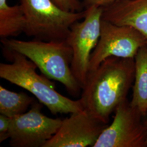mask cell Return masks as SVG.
Returning <instances> with one entry per match:
<instances>
[{
	"mask_svg": "<svg viewBox=\"0 0 147 147\" xmlns=\"http://www.w3.org/2000/svg\"><path fill=\"white\" fill-rule=\"evenodd\" d=\"M135 59L111 56L89 71L80 99L84 109L109 124L110 115L127 99L134 84Z\"/></svg>",
	"mask_w": 147,
	"mask_h": 147,
	"instance_id": "cell-1",
	"label": "cell"
},
{
	"mask_svg": "<svg viewBox=\"0 0 147 147\" xmlns=\"http://www.w3.org/2000/svg\"><path fill=\"white\" fill-rule=\"evenodd\" d=\"M108 125L85 109L74 112L62 120L57 132L44 147H93Z\"/></svg>",
	"mask_w": 147,
	"mask_h": 147,
	"instance_id": "cell-9",
	"label": "cell"
},
{
	"mask_svg": "<svg viewBox=\"0 0 147 147\" xmlns=\"http://www.w3.org/2000/svg\"><path fill=\"white\" fill-rule=\"evenodd\" d=\"M85 9L84 20L72 25L66 39L73 51L71 71L81 89L89 73L90 56L100 38L103 8L92 5Z\"/></svg>",
	"mask_w": 147,
	"mask_h": 147,
	"instance_id": "cell-5",
	"label": "cell"
},
{
	"mask_svg": "<svg viewBox=\"0 0 147 147\" xmlns=\"http://www.w3.org/2000/svg\"><path fill=\"white\" fill-rule=\"evenodd\" d=\"M7 0H0V37H16L24 33L25 18L21 5L9 6Z\"/></svg>",
	"mask_w": 147,
	"mask_h": 147,
	"instance_id": "cell-12",
	"label": "cell"
},
{
	"mask_svg": "<svg viewBox=\"0 0 147 147\" xmlns=\"http://www.w3.org/2000/svg\"><path fill=\"white\" fill-rule=\"evenodd\" d=\"M11 63H0V77L31 93L53 115L84 110L80 99L73 100L61 94L46 76L36 72L37 65L20 53L3 47Z\"/></svg>",
	"mask_w": 147,
	"mask_h": 147,
	"instance_id": "cell-2",
	"label": "cell"
},
{
	"mask_svg": "<svg viewBox=\"0 0 147 147\" xmlns=\"http://www.w3.org/2000/svg\"><path fill=\"white\" fill-rule=\"evenodd\" d=\"M146 45V38L134 27L102 19L100 38L90 56L89 72L111 56L135 58L138 50Z\"/></svg>",
	"mask_w": 147,
	"mask_h": 147,
	"instance_id": "cell-7",
	"label": "cell"
},
{
	"mask_svg": "<svg viewBox=\"0 0 147 147\" xmlns=\"http://www.w3.org/2000/svg\"><path fill=\"white\" fill-rule=\"evenodd\" d=\"M111 125L101 133L93 147H147V115L127 99L115 111Z\"/></svg>",
	"mask_w": 147,
	"mask_h": 147,
	"instance_id": "cell-6",
	"label": "cell"
},
{
	"mask_svg": "<svg viewBox=\"0 0 147 147\" xmlns=\"http://www.w3.org/2000/svg\"><path fill=\"white\" fill-rule=\"evenodd\" d=\"M135 72L130 103L147 115V45L141 47L135 57Z\"/></svg>",
	"mask_w": 147,
	"mask_h": 147,
	"instance_id": "cell-11",
	"label": "cell"
},
{
	"mask_svg": "<svg viewBox=\"0 0 147 147\" xmlns=\"http://www.w3.org/2000/svg\"><path fill=\"white\" fill-rule=\"evenodd\" d=\"M5 48L20 53L37 65L43 75L64 85L69 93L79 96L81 88L71 69L73 51L65 40L25 41L1 38Z\"/></svg>",
	"mask_w": 147,
	"mask_h": 147,
	"instance_id": "cell-3",
	"label": "cell"
},
{
	"mask_svg": "<svg viewBox=\"0 0 147 147\" xmlns=\"http://www.w3.org/2000/svg\"><path fill=\"white\" fill-rule=\"evenodd\" d=\"M42 107V104L35 101L28 112L11 118L10 146L44 147L57 132L62 119L44 115L41 111Z\"/></svg>",
	"mask_w": 147,
	"mask_h": 147,
	"instance_id": "cell-8",
	"label": "cell"
},
{
	"mask_svg": "<svg viewBox=\"0 0 147 147\" xmlns=\"http://www.w3.org/2000/svg\"><path fill=\"white\" fill-rule=\"evenodd\" d=\"M25 18L24 33L44 41L65 40L72 25L85 17L86 9L64 11L52 0H20Z\"/></svg>",
	"mask_w": 147,
	"mask_h": 147,
	"instance_id": "cell-4",
	"label": "cell"
},
{
	"mask_svg": "<svg viewBox=\"0 0 147 147\" xmlns=\"http://www.w3.org/2000/svg\"><path fill=\"white\" fill-rule=\"evenodd\" d=\"M59 8L68 11L78 12L82 11L83 3L79 0H52Z\"/></svg>",
	"mask_w": 147,
	"mask_h": 147,
	"instance_id": "cell-14",
	"label": "cell"
},
{
	"mask_svg": "<svg viewBox=\"0 0 147 147\" xmlns=\"http://www.w3.org/2000/svg\"><path fill=\"white\" fill-rule=\"evenodd\" d=\"M36 100L24 92L16 93L0 86V113L13 118L26 112Z\"/></svg>",
	"mask_w": 147,
	"mask_h": 147,
	"instance_id": "cell-13",
	"label": "cell"
},
{
	"mask_svg": "<svg viewBox=\"0 0 147 147\" xmlns=\"http://www.w3.org/2000/svg\"><path fill=\"white\" fill-rule=\"evenodd\" d=\"M11 118L0 115V143L9 138V130Z\"/></svg>",
	"mask_w": 147,
	"mask_h": 147,
	"instance_id": "cell-15",
	"label": "cell"
},
{
	"mask_svg": "<svg viewBox=\"0 0 147 147\" xmlns=\"http://www.w3.org/2000/svg\"><path fill=\"white\" fill-rule=\"evenodd\" d=\"M102 8V20L132 27L147 39V0H118Z\"/></svg>",
	"mask_w": 147,
	"mask_h": 147,
	"instance_id": "cell-10",
	"label": "cell"
},
{
	"mask_svg": "<svg viewBox=\"0 0 147 147\" xmlns=\"http://www.w3.org/2000/svg\"><path fill=\"white\" fill-rule=\"evenodd\" d=\"M117 1L118 0H84L83 5L85 8L92 5L104 7L115 2Z\"/></svg>",
	"mask_w": 147,
	"mask_h": 147,
	"instance_id": "cell-16",
	"label": "cell"
}]
</instances>
